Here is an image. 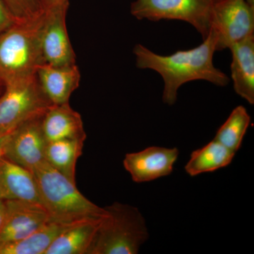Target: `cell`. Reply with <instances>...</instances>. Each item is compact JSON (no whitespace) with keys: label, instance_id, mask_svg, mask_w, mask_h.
<instances>
[{"label":"cell","instance_id":"obj_1","mask_svg":"<svg viewBox=\"0 0 254 254\" xmlns=\"http://www.w3.org/2000/svg\"><path fill=\"white\" fill-rule=\"evenodd\" d=\"M201 45L188 50H182L169 56L153 53L141 44L133 48L137 67L157 71L163 78V102L175 104L182 85L188 82L204 80L218 86H226L230 78L213 64L217 51V36L210 30Z\"/></svg>","mask_w":254,"mask_h":254},{"label":"cell","instance_id":"obj_2","mask_svg":"<svg viewBox=\"0 0 254 254\" xmlns=\"http://www.w3.org/2000/svg\"><path fill=\"white\" fill-rule=\"evenodd\" d=\"M44 9L33 17L17 20L0 33V81L29 77L45 64L41 47Z\"/></svg>","mask_w":254,"mask_h":254},{"label":"cell","instance_id":"obj_3","mask_svg":"<svg viewBox=\"0 0 254 254\" xmlns=\"http://www.w3.org/2000/svg\"><path fill=\"white\" fill-rule=\"evenodd\" d=\"M38 186L41 205L53 221L71 223L86 218H101L108 215L82 194L76 182L45 162L33 172Z\"/></svg>","mask_w":254,"mask_h":254},{"label":"cell","instance_id":"obj_4","mask_svg":"<svg viewBox=\"0 0 254 254\" xmlns=\"http://www.w3.org/2000/svg\"><path fill=\"white\" fill-rule=\"evenodd\" d=\"M102 220L88 254H136L148 240L145 219L138 209L115 202L105 207Z\"/></svg>","mask_w":254,"mask_h":254},{"label":"cell","instance_id":"obj_5","mask_svg":"<svg viewBox=\"0 0 254 254\" xmlns=\"http://www.w3.org/2000/svg\"><path fill=\"white\" fill-rule=\"evenodd\" d=\"M51 105L36 73L8 82L0 95V129H13L30 119L42 116Z\"/></svg>","mask_w":254,"mask_h":254},{"label":"cell","instance_id":"obj_6","mask_svg":"<svg viewBox=\"0 0 254 254\" xmlns=\"http://www.w3.org/2000/svg\"><path fill=\"white\" fill-rule=\"evenodd\" d=\"M213 5V0H136L131 5V13L139 20L185 21L205 39L211 29Z\"/></svg>","mask_w":254,"mask_h":254},{"label":"cell","instance_id":"obj_7","mask_svg":"<svg viewBox=\"0 0 254 254\" xmlns=\"http://www.w3.org/2000/svg\"><path fill=\"white\" fill-rule=\"evenodd\" d=\"M211 29L216 34L217 50L230 48L254 34V8L245 0H218L213 2Z\"/></svg>","mask_w":254,"mask_h":254},{"label":"cell","instance_id":"obj_8","mask_svg":"<svg viewBox=\"0 0 254 254\" xmlns=\"http://www.w3.org/2000/svg\"><path fill=\"white\" fill-rule=\"evenodd\" d=\"M69 2L44 9L41 31V47L45 64L55 66L76 64L66 25V11Z\"/></svg>","mask_w":254,"mask_h":254},{"label":"cell","instance_id":"obj_9","mask_svg":"<svg viewBox=\"0 0 254 254\" xmlns=\"http://www.w3.org/2000/svg\"><path fill=\"white\" fill-rule=\"evenodd\" d=\"M42 116L30 119L13 129L4 157L33 173L46 162L48 142L42 128Z\"/></svg>","mask_w":254,"mask_h":254},{"label":"cell","instance_id":"obj_10","mask_svg":"<svg viewBox=\"0 0 254 254\" xmlns=\"http://www.w3.org/2000/svg\"><path fill=\"white\" fill-rule=\"evenodd\" d=\"M6 217L0 231V247L26 238L51 220L43 205L21 200H4Z\"/></svg>","mask_w":254,"mask_h":254},{"label":"cell","instance_id":"obj_11","mask_svg":"<svg viewBox=\"0 0 254 254\" xmlns=\"http://www.w3.org/2000/svg\"><path fill=\"white\" fill-rule=\"evenodd\" d=\"M178 156L176 148L153 146L137 153H127L123 164L133 182L143 183L170 175Z\"/></svg>","mask_w":254,"mask_h":254},{"label":"cell","instance_id":"obj_12","mask_svg":"<svg viewBox=\"0 0 254 254\" xmlns=\"http://www.w3.org/2000/svg\"><path fill=\"white\" fill-rule=\"evenodd\" d=\"M0 198L41 205L33 173L4 157L0 159Z\"/></svg>","mask_w":254,"mask_h":254},{"label":"cell","instance_id":"obj_13","mask_svg":"<svg viewBox=\"0 0 254 254\" xmlns=\"http://www.w3.org/2000/svg\"><path fill=\"white\" fill-rule=\"evenodd\" d=\"M36 76L42 90L53 105L69 103L70 97L81 81V73L76 64L55 66L43 64L37 69Z\"/></svg>","mask_w":254,"mask_h":254},{"label":"cell","instance_id":"obj_14","mask_svg":"<svg viewBox=\"0 0 254 254\" xmlns=\"http://www.w3.org/2000/svg\"><path fill=\"white\" fill-rule=\"evenodd\" d=\"M42 128L48 143L86 139L81 115L70 106L69 103L51 105L42 118Z\"/></svg>","mask_w":254,"mask_h":254},{"label":"cell","instance_id":"obj_15","mask_svg":"<svg viewBox=\"0 0 254 254\" xmlns=\"http://www.w3.org/2000/svg\"><path fill=\"white\" fill-rule=\"evenodd\" d=\"M232 79L235 92L254 104V34L232 45Z\"/></svg>","mask_w":254,"mask_h":254},{"label":"cell","instance_id":"obj_16","mask_svg":"<svg viewBox=\"0 0 254 254\" xmlns=\"http://www.w3.org/2000/svg\"><path fill=\"white\" fill-rule=\"evenodd\" d=\"M104 218L83 219L70 224L45 254H88Z\"/></svg>","mask_w":254,"mask_h":254},{"label":"cell","instance_id":"obj_17","mask_svg":"<svg viewBox=\"0 0 254 254\" xmlns=\"http://www.w3.org/2000/svg\"><path fill=\"white\" fill-rule=\"evenodd\" d=\"M235 153L236 152L213 139L191 153L185 166V171L191 177L216 171L228 166L235 158Z\"/></svg>","mask_w":254,"mask_h":254},{"label":"cell","instance_id":"obj_18","mask_svg":"<svg viewBox=\"0 0 254 254\" xmlns=\"http://www.w3.org/2000/svg\"><path fill=\"white\" fill-rule=\"evenodd\" d=\"M71 223L50 220L26 238L1 246L0 254H45L57 237Z\"/></svg>","mask_w":254,"mask_h":254},{"label":"cell","instance_id":"obj_19","mask_svg":"<svg viewBox=\"0 0 254 254\" xmlns=\"http://www.w3.org/2000/svg\"><path fill=\"white\" fill-rule=\"evenodd\" d=\"M83 141L64 139L49 142L46 149V161L68 180L76 182V168L82 155Z\"/></svg>","mask_w":254,"mask_h":254},{"label":"cell","instance_id":"obj_20","mask_svg":"<svg viewBox=\"0 0 254 254\" xmlns=\"http://www.w3.org/2000/svg\"><path fill=\"white\" fill-rule=\"evenodd\" d=\"M250 122V115L245 107H237L219 128L214 139L229 149L237 152L242 145Z\"/></svg>","mask_w":254,"mask_h":254},{"label":"cell","instance_id":"obj_21","mask_svg":"<svg viewBox=\"0 0 254 254\" xmlns=\"http://www.w3.org/2000/svg\"><path fill=\"white\" fill-rule=\"evenodd\" d=\"M4 1L17 20L33 17L43 10L41 0H4Z\"/></svg>","mask_w":254,"mask_h":254},{"label":"cell","instance_id":"obj_22","mask_svg":"<svg viewBox=\"0 0 254 254\" xmlns=\"http://www.w3.org/2000/svg\"><path fill=\"white\" fill-rule=\"evenodd\" d=\"M17 21L10 11L4 0H0V33Z\"/></svg>","mask_w":254,"mask_h":254},{"label":"cell","instance_id":"obj_23","mask_svg":"<svg viewBox=\"0 0 254 254\" xmlns=\"http://www.w3.org/2000/svg\"><path fill=\"white\" fill-rule=\"evenodd\" d=\"M13 129H0V159L4 157L5 147Z\"/></svg>","mask_w":254,"mask_h":254},{"label":"cell","instance_id":"obj_24","mask_svg":"<svg viewBox=\"0 0 254 254\" xmlns=\"http://www.w3.org/2000/svg\"><path fill=\"white\" fill-rule=\"evenodd\" d=\"M69 2L68 0H41L42 9H46L53 7L57 5L64 4Z\"/></svg>","mask_w":254,"mask_h":254},{"label":"cell","instance_id":"obj_25","mask_svg":"<svg viewBox=\"0 0 254 254\" xmlns=\"http://www.w3.org/2000/svg\"><path fill=\"white\" fill-rule=\"evenodd\" d=\"M5 217H6V205L4 200L0 198V231L4 225Z\"/></svg>","mask_w":254,"mask_h":254},{"label":"cell","instance_id":"obj_26","mask_svg":"<svg viewBox=\"0 0 254 254\" xmlns=\"http://www.w3.org/2000/svg\"><path fill=\"white\" fill-rule=\"evenodd\" d=\"M252 7L254 8V0H245Z\"/></svg>","mask_w":254,"mask_h":254},{"label":"cell","instance_id":"obj_27","mask_svg":"<svg viewBox=\"0 0 254 254\" xmlns=\"http://www.w3.org/2000/svg\"><path fill=\"white\" fill-rule=\"evenodd\" d=\"M4 85L3 84L2 82L0 81V95L2 93L3 90H4Z\"/></svg>","mask_w":254,"mask_h":254},{"label":"cell","instance_id":"obj_28","mask_svg":"<svg viewBox=\"0 0 254 254\" xmlns=\"http://www.w3.org/2000/svg\"><path fill=\"white\" fill-rule=\"evenodd\" d=\"M218 1V0H213V2H215V1Z\"/></svg>","mask_w":254,"mask_h":254}]
</instances>
